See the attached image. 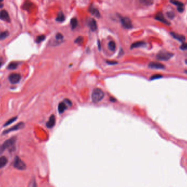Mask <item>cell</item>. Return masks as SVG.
Wrapping results in <instances>:
<instances>
[{"mask_svg":"<svg viewBox=\"0 0 187 187\" xmlns=\"http://www.w3.org/2000/svg\"><path fill=\"white\" fill-rule=\"evenodd\" d=\"M83 42V38L81 36H79L78 37H77L75 40V43L77 44H78L79 45H80L82 44V43Z\"/></svg>","mask_w":187,"mask_h":187,"instance_id":"4316f807","label":"cell"},{"mask_svg":"<svg viewBox=\"0 0 187 187\" xmlns=\"http://www.w3.org/2000/svg\"><path fill=\"white\" fill-rule=\"evenodd\" d=\"M55 37H56V40H61L63 39V38H64V36H62V35L60 33H57Z\"/></svg>","mask_w":187,"mask_h":187,"instance_id":"1f68e13d","label":"cell"},{"mask_svg":"<svg viewBox=\"0 0 187 187\" xmlns=\"http://www.w3.org/2000/svg\"><path fill=\"white\" fill-rule=\"evenodd\" d=\"M0 19L7 22H10V17H9L7 11L6 10H2L0 11Z\"/></svg>","mask_w":187,"mask_h":187,"instance_id":"30bf717a","label":"cell"},{"mask_svg":"<svg viewBox=\"0 0 187 187\" xmlns=\"http://www.w3.org/2000/svg\"><path fill=\"white\" fill-rule=\"evenodd\" d=\"M89 11L93 16L96 17V18H100V14L98 9L94 7H90L89 8Z\"/></svg>","mask_w":187,"mask_h":187,"instance_id":"5bb4252c","label":"cell"},{"mask_svg":"<svg viewBox=\"0 0 187 187\" xmlns=\"http://www.w3.org/2000/svg\"><path fill=\"white\" fill-rule=\"evenodd\" d=\"M162 77V76L161 74H154L151 77V80H155V79H158L161 78Z\"/></svg>","mask_w":187,"mask_h":187,"instance_id":"83f0119b","label":"cell"},{"mask_svg":"<svg viewBox=\"0 0 187 187\" xmlns=\"http://www.w3.org/2000/svg\"><path fill=\"white\" fill-rule=\"evenodd\" d=\"M18 66V63L17 62H11L7 67V69L10 70H15Z\"/></svg>","mask_w":187,"mask_h":187,"instance_id":"d6986e66","label":"cell"},{"mask_svg":"<svg viewBox=\"0 0 187 187\" xmlns=\"http://www.w3.org/2000/svg\"><path fill=\"white\" fill-rule=\"evenodd\" d=\"M3 1V0H0V3L2 2Z\"/></svg>","mask_w":187,"mask_h":187,"instance_id":"f35d334b","label":"cell"},{"mask_svg":"<svg viewBox=\"0 0 187 187\" xmlns=\"http://www.w3.org/2000/svg\"><path fill=\"white\" fill-rule=\"evenodd\" d=\"M18 117H13L12 118L10 119L9 120H8V121L5 123V124L4 125V126H7L8 125H9L11 124L12 123H14V122H15L16 120L17 119Z\"/></svg>","mask_w":187,"mask_h":187,"instance_id":"d4e9b609","label":"cell"},{"mask_svg":"<svg viewBox=\"0 0 187 187\" xmlns=\"http://www.w3.org/2000/svg\"><path fill=\"white\" fill-rule=\"evenodd\" d=\"M174 54L172 53L165 50H161L156 55L158 60L161 61H167L171 59L174 56Z\"/></svg>","mask_w":187,"mask_h":187,"instance_id":"7a4b0ae2","label":"cell"},{"mask_svg":"<svg viewBox=\"0 0 187 187\" xmlns=\"http://www.w3.org/2000/svg\"><path fill=\"white\" fill-rule=\"evenodd\" d=\"M2 65H3V61L1 59H0V68H1Z\"/></svg>","mask_w":187,"mask_h":187,"instance_id":"d590c367","label":"cell"},{"mask_svg":"<svg viewBox=\"0 0 187 187\" xmlns=\"http://www.w3.org/2000/svg\"><path fill=\"white\" fill-rule=\"evenodd\" d=\"M180 49L182 50H187V43H183L181 46Z\"/></svg>","mask_w":187,"mask_h":187,"instance_id":"f546056e","label":"cell"},{"mask_svg":"<svg viewBox=\"0 0 187 187\" xmlns=\"http://www.w3.org/2000/svg\"><path fill=\"white\" fill-rule=\"evenodd\" d=\"M108 47L110 50L112 51H114L115 50H116V43H115L114 41H110L108 43Z\"/></svg>","mask_w":187,"mask_h":187,"instance_id":"ffe728a7","label":"cell"},{"mask_svg":"<svg viewBox=\"0 0 187 187\" xmlns=\"http://www.w3.org/2000/svg\"><path fill=\"white\" fill-rule=\"evenodd\" d=\"M170 1L171 3L176 6L177 8L181 7H184V4L182 2L178 1V0H170Z\"/></svg>","mask_w":187,"mask_h":187,"instance_id":"7402d4cb","label":"cell"},{"mask_svg":"<svg viewBox=\"0 0 187 187\" xmlns=\"http://www.w3.org/2000/svg\"><path fill=\"white\" fill-rule=\"evenodd\" d=\"M104 97L103 91L99 88L94 89L92 93V100L94 103H98Z\"/></svg>","mask_w":187,"mask_h":187,"instance_id":"6da1fadb","label":"cell"},{"mask_svg":"<svg viewBox=\"0 0 187 187\" xmlns=\"http://www.w3.org/2000/svg\"><path fill=\"white\" fill-rule=\"evenodd\" d=\"M148 67L149 68L152 69H156V70H163L165 69V67L164 65H163L159 62H151L148 65Z\"/></svg>","mask_w":187,"mask_h":187,"instance_id":"9c48e42d","label":"cell"},{"mask_svg":"<svg viewBox=\"0 0 187 187\" xmlns=\"http://www.w3.org/2000/svg\"><path fill=\"white\" fill-rule=\"evenodd\" d=\"M146 43L144 42L143 41H138L136 42H135L134 43H133L131 46V49H133V48H139V47H142L145 46L146 45Z\"/></svg>","mask_w":187,"mask_h":187,"instance_id":"2e32d148","label":"cell"},{"mask_svg":"<svg viewBox=\"0 0 187 187\" xmlns=\"http://www.w3.org/2000/svg\"><path fill=\"white\" fill-rule=\"evenodd\" d=\"M31 4L30 2H26L24 4V8L25 9H27L28 8H30V7H31Z\"/></svg>","mask_w":187,"mask_h":187,"instance_id":"836d02e7","label":"cell"},{"mask_svg":"<svg viewBox=\"0 0 187 187\" xmlns=\"http://www.w3.org/2000/svg\"><path fill=\"white\" fill-rule=\"evenodd\" d=\"M21 78V75L18 73H12L9 76L8 79L12 84H16L20 80Z\"/></svg>","mask_w":187,"mask_h":187,"instance_id":"52a82bcc","label":"cell"},{"mask_svg":"<svg viewBox=\"0 0 187 187\" xmlns=\"http://www.w3.org/2000/svg\"><path fill=\"white\" fill-rule=\"evenodd\" d=\"M140 1L144 5L148 6L152 5L154 2V0H140Z\"/></svg>","mask_w":187,"mask_h":187,"instance_id":"cb8c5ba5","label":"cell"},{"mask_svg":"<svg viewBox=\"0 0 187 187\" xmlns=\"http://www.w3.org/2000/svg\"><path fill=\"white\" fill-rule=\"evenodd\" d=\"M8 162V160L5 156L0 157V169L5 166Z\"/></svg>","mask_w":187,"mask_h":187,"instance_id":"e0dca14e","label":"cell"},{"mask_svg":"<svg viewBox=\"0 0 187 187\" xmlns=\"http://www.w3.org/2000/svg\"><path fill=\"white\" fill-rule=\"evenodd\" d=\"M70 24H71L72 29L74 30V28H76V27L77 26V25H78V21H77V19L75 18L72 19L71 20Z\"/></svg>","mask_w":187,"mask_h":187,"instance_id":"44dd1931","label":"cell"},{"mask_svg":"<svg viewBox=\"0 0 187 187\" xmlns=\"http://www.w3.org/2000/svg\"><path fill=\"white\" fill-rule=\"evenodd\" d=\"M155 19H156V20L159 21L160 22L164 23V24H166L167 25H171V23L166 20V19L164 17V16L163 15V14L162 13H161V12L158 13L156 14V16L155 17Z\"/></svg>","mask_w":187,"mask_h":187,"instance_id":"ba28073f","label":"cell"},{"mask_svg":"<svg viewBox=\"0 0 187 187\" xmlns=\"http://www.w3.org/2000/svg\"><path fill=\"white\" fill-rule=\"evenodd\" d=\"M45 38H46V36L44 35H41L37 37L36 41L37 43H41V42L45 40Z\"/></svg>","mask_w":187,"mask_h":187,"instance_id":"484cf974","label":"cell"},{"mask_svg":"<svg viewBox=\"0 0 187 187\" xmlns=\"http://www.w3.org/2000/svg\"><path fill=\"white\" fill-rule=\"evenodd\" d=\"M67 108H68V106L64 102H60L58 105V112L60 113H62L65 112Z\"/></svg>","mask_w":187,"mask_h":187,"instance_id":"9a60e30c","label":"cell"},{"mask_svg":"<svg viewBox=\"0 0 187 187\" xmlns=\"http://www.w3.org/2000/svg\"><path fill=\"white\" fill-rule=\"evenodd\" d=\"M89 26L90 28V29L92 31H95L97 29V24L95 19H90L89 21Z\"/></svg>","mask_w":187,"mask_h":187,"instance_id":"4fadbf2b","label":"cell"},{"mask_svg":"<svg viewBox=\"0 0 187 187\" xmlns=\"http://www.w3.org/2000/svg\"><path fill=\"white\" fill-rule=\"evenodd\" d=\"M64 102L66 103V104L68 106H71L72 104V102L71 101L69 100V99H65L64 100Z\"/></svg>","mask_w":187,"mask_h":187,"instance_id":"d6a6232c","label":"cell"},{"mask_svg":"<svg viewBox=\"0 0 187 187\" xmlns=\"http://www.w3.org/2000/svg\"><path fill=\"white\" fill-rule=\"evenodd\" d=\"M170 35L172 36V37L175 38V40H177V41H178L181 42L183 43L185 41V37L183 35L178 34V33H177L174 32H170Z\"/></svg>","mask_w":187,"mask_h":187,"instance_id":"8fae6325","label":"cell"},{"mask_svg":"<svg viewBox=\"0 0 187 187\" xmlns=\"http://www.w3.org/2000/svg\"><path fill=\"white\" fill-rule=\"evenodd\" d=\"M166 16L171 19H173L175 17V14L173 12H171V11L167 12L166 13Z\"/></svg>","mask_w":187,"mask_h":187,"instance_id":"f1b7e54d","label":"cell"},{"mask_svg":"<svg viewBox=\"0 0 187 187\" xmlns=\"http://www.w3.org/2000/svg\"><path fill=\"white\" fill-rule=\"evenodd\" d=\"M28 187H37V185H36V181L34 179H33L31 180V181L30 182V183L29 184V186Z\"/></svg>","mask_w":187,"mask_h":187,"instance_id":"4dcf8cb0","label":"cell"},{"mask_svg":"<svg viewBox=\"0 0 187 187\" xmlns=\"http://www.w3.org/2000/svg\"><path fill=\"white\" fill-rule=\"evenodd\" d=\"M24 127V123H23V122H20V123H18L17 124H16V125H14V126L10 128L9 129H7V130H6L5 131H4L3 132V135H5V134L11 132L20 130V129H23Z\"/></svg>","mask_w":187,"mask_h":187,"instance_id":"5b68a950","label":"cell"},{"mask_svg":"<svg viewBox=\"0 0 187 187\" xmlns=\"http://www.w3.org/2000/svg\"><path fill=\"white\" fill-rule=\"evenodd\" d=\"M185 64H187V59H186V60H185Z\"/></svg>","mask_w":187,"mask_h":187,"instance_id":"8d00e7d4","label":"cell"},{"mask_svg":"<svg viewBox=\"0 0 187 187\" xmlns=\"http://www.w3.org/2000/svg\"><path fill=\"white\" fill-rule=\"evenodd\" d=\"M121 23L123 26L126 29H130L132 28V22L130 19L128 17H123L121 18Z\"/></svg>","mask_w":187,"mask_h":187,"instance_id":"8992f818","label":"cell"},{"mask_svg":"<svg viewBox=\"0 0 187 187\" xmlns=\"http://www.w3.org/2000/svg\"><path fill=\"white\" fill-rule=\"evenodd\" d=\"M9 36V32L7 31L0 32V40H3Z\"/></svg>","mask_w":187,"mask_h":187,"instance_id":"603a6c76","label":"cell"},{"mask_svg":"<svg viewBox=\"0 0 187 187\" xmlns=\"http://www.w3.org/2000/svg\"><path fill=\"white\" fill-rule=\"evenodd\" d=\"M106 62L108 64L111 65H116V64H117L118 63L117 61H107Z\"/></svg>","mask_w":187,"mask_h":187,"instance_id":"e575fe53","label":"cell"},{"mask_svg":"<svg viewBox=\"0 0 187 187\" xmlns=\"http://www.w3.org/2000/svg\"><path fill=\"white\" fill-rule=\"evenodd\" d=\"M185 73L187 74V70H185Z\"/></svg>","mask_w":187,"mask_h":187,"instance_id":"74e56055","label":"cell"},{"mask_svg":"<svg viewBox=\"0 0 187 187\" xmlns=\"http://www.w3.org/2000/svg\"><path fill=\"white\" fill-rule=\"evenodd\" d=\"M14 166L16 168L19 170H24L26 169V166L21 159H20L18 156H16L14 161Z\"/></svg>","mask_w":187,"mask_h":187,"instance_id":"277c9868","label":"cell"},{"mask_svg":"<svg viewBox=\"0 0 187 187\" xmlns=\"http://www.w3.org/2000/svg\"><path fill=\"white\" fill-rule=\"evenodd\" d=\"M65 19V17L64 16V13L62 12H60L59 13L58 15H57L56 20L58 22H63Z\"/></svg>","mask_w":187,"mask_h":187,"instance_id":"ac0fdd59","label":"cell"},{"mask_svg":"<svg viewBox=\"0 0 187 187\" xmlns=\"http://www.w3.org/2000/svg\"><path fill=\"white\" fill-rule=\"evenodd\" d=\"M16 141V138L15 137H12L9 140L6 141L2 145L0 146V154H1L4 151L8 148L13 147Z\"/></svg>","mask_w":187,"mask_h":187,"instance_id":"3957f363","label":"cell"},{"mask_svg":"<svg viewBox=\"0 0 187 187\" xmlns=\"http://www.w3.org/2000/svg\"><path fill=\"white\" fill-rule=\"evenodd\" d=\"M55 122H56V118L54 115H51V116L50 117L49 121H48L46 123V126L47 128H52L53 127H54L55 124Z\"/></svg>","mask_w":187,"mask_h":187,"instance_id":"7c38bea8","label":"cell"}]
</instances>
